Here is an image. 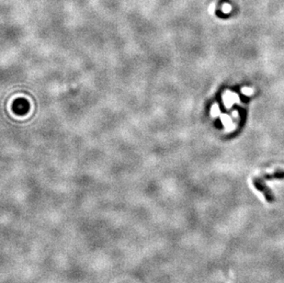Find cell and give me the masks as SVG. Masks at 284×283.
Masks as SVG:
<instances>
[]
</instances>
